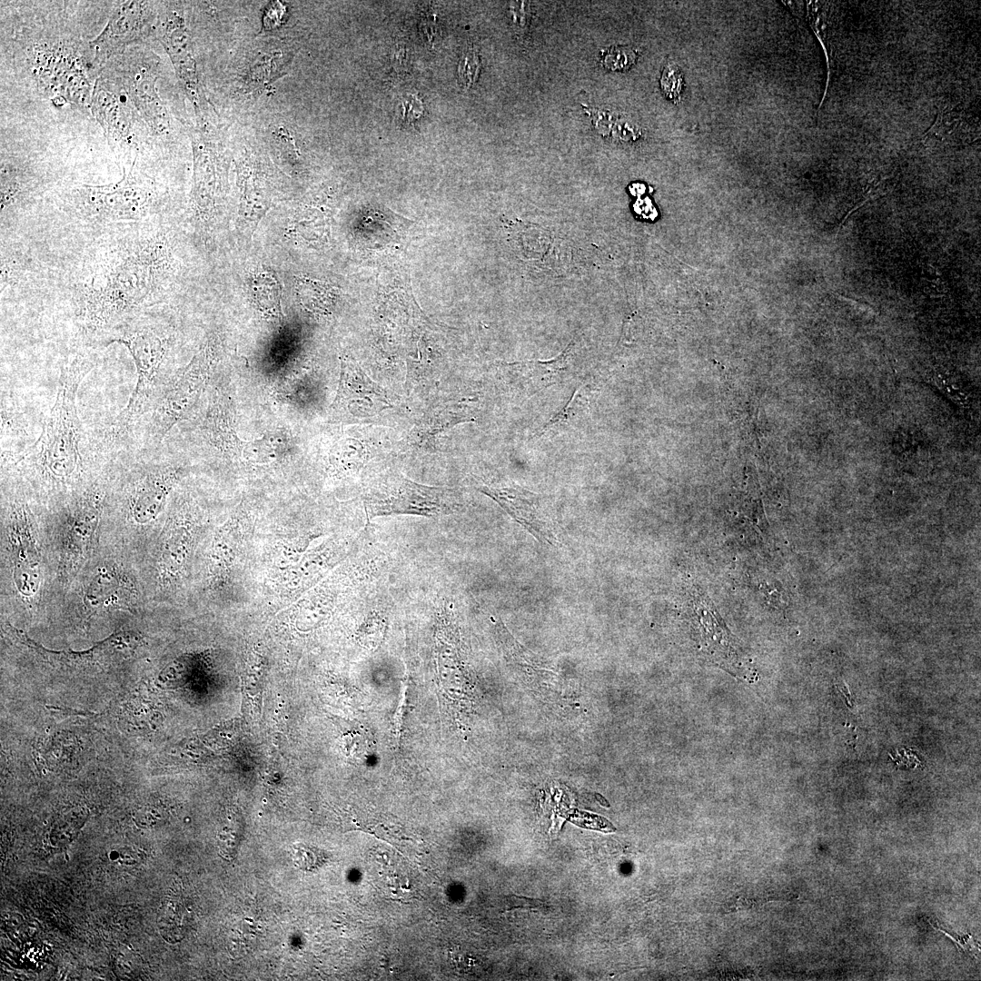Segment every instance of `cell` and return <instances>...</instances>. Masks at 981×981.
I'll list each match as a JSON object with an SVG mask.
<instances>
[{
    "mask_svg": "<svg viewBox=\"0 0 981 981\" xmlns=\"http://www.w3.org/2000/svg\"><path fill=\"white\" fill-rule=\"evenodd\" d=\"M165 243L158 236H138L117 243L87 266L76 297L79 327L99 342L138 318L150 305L167 271Z\"/></svg>",
    "mask_w": 981,
    "mask_h": 981,
    "instance_id": "1",
    "label": "cell"
},
{
    "mask_svg": "<svg viewBox=\"0 0 981 981\" xmlns=\"http://www.w3.org/2000/svg\"><path fill=\"white\" fill-rule=\"evenodd\" d=\"M94 362L83 353L62 362L54 403L35 441L19 451L2 450V463L32 471L51 490L77 485L97 451L77 412L76 394Z\"/></svg>",
    "mask_w": 981,
    "mask_h": 981,
    "instance_id": "2",
    "label": "cell"
},
{
    "mask_svg": "<svg viewBox=\"0 0 981 981\" xmlns=\"http://www.w3.org/2000/svg\"><path fill=\"white\" fill-rule=\"evenodd\" d=\"M112 342L127 348L137 381L125 408L96 438L104 453L125 448L140 420L154 408L164 389L162 371L169 349V338L164 332L139 317L108 333L98 344Z\"/></svg>",
    "mask_w": 981,
    "mask_h": 981,
    "instance_id": "3",
    "label": "cell"
},
{
    "mask_svg": "<svg viewBox=\"0 0 981 981\" xmlns=\"http://www.w3.org/2000/svg\"><path fill=\"white\" fill-rule=\"evenodd\" d=\"M364 506L370 519L399 514L439 517L458 511L461 503L455 490L424 485L391 471L375 480Z\"/></svg>",
    "mask_w": 981,
    "mask_h": 981,
    "instance_id": "4",
    "label": "cell"
},
{
    "mask_svg": "<svg viewBox=\"0 0 981 981\" xmlns=\"http://www.w3.org/2000/svg\"><path fill=\"white\" fill-rule=\"evenodd\" d=\"M213 359L212 346L206 342L189 363L167 382L149 412L145 444H159L167 432L193 411L209 380Z\"/></svg>",
    "mask_w": 981,
    "mask_h": 981,
    "instance_id": "5",
    "label": "cell"
},
{
    "mask_svg": "<svg viewBox=\"0 0 981 981\" xmlns=\"http://www.w3.org/2000/svg\"><path fill=\"white\" fill-rule=\"evenodd\" d=\"M74 206L84 218L97 222L142 220L150 210L153 191L142 174L124 172L110 184H82L73 192Z\"/></svg>",
    "mask_w": 981,
    "mask_h": 981,
    "instance_id": "6",
    "label": "cell"
},
{
    "mask_svg": "<svg viewBox=\"0 0 981 981\" xmlns=\"http://www.w3.org/2000/svg\"><path fill=\"white\" fill-rule=\"evenodd\" d=\"M107 499V485L100 479L74 496L64 512L59 573L69 578L88 555Z\"/></svg>",
    "mask_w": 981,
    "mask_h": 981,
    "instance_id": "7",
    "label": "cell"
},
{
    "mask_svg": "<svg viewBox=\"0 0 981 981\" xmlns=\"http://www.w3.org/2000/svg\"><path fill=\"white\" fill-rule=\"evenodd\" d=\"M393 408L386 391L356 363L343 360L337 393L331 404L329 420L342 423L377 422Z\"/></svg>",
    "mask_w": 981,
    "mask_h": 981,
    "instance_id": "8",
    "label": "cell"
},
{
    "mask_svg": "<svg viewBox=\"0 0 981 981\" xmlns=\"http://www.w3.org/2000/svg\"><path fill=\"white\" fill-rule=\"evenodd\" d=\"M7 538L13 563V580L18 592L33 597L41 580V557L32 532L27 504L16 497L6 505Z\"/></svg>",
    "mask_w": 981,
    "mask_h": 981,
    "instance_id": "9",
    "label": "cell"
},
{
    "mask_svg": "<svg viewBox=\"0 0 981 981\" xmlns=\"http://www.w3.org/2000/svg\"><path fill=\"white\" fill-rule=\"evenodd\" d=\"M182 472L183 469L175 466H142L134 470L124 490L128 517L137 524L152 521Z\"/></svg>",
    "mask_w": 981,
    "mask_h": 981,
    "instance_id": "10",
    "label": "cell"
},
{
    "mask_svg": "<svg viewBox=\"0 0 981 981\" xmlns=\"http://www.w3.org/2000/svg\"><path fill=\"white\" fill-rule=\"evenodd\" d=\"M35 62L39 79L58 98L79 104L89 102L90 86L84 68L69 50L59 47L40 51Z\"/></svg>",
    "mask_w": 981,
    "mask_h": 981,
    "instance_id": "11",
    "label": "cell"
},
{
    "mask_svg": "<svg viewBox=\"0 0 981 981\" xmlns=\"http://www.w3.org/2000/svg\"><path fill=\"white\" fill-rule=\"evenodd\" d=\"M479 490L495 500L540 542L554 544L556 541L554 530L542 514L536 493L519 486L483 485Z\"/></svg>",
    "mask_w": 981,
    "mask_h": 981,
    "instance_id": "12",
    "label": "cell"
},
{
    "mask_svg": "<svg viewBox=\"0 0 981 981\" xmlns=\"http://www.w3.org/2000/svg\"><path fill=\"white\" fill-rule=\"evenodd\" d=\"M149 18V5L126 1L112 14L101 34L91 43L94 61L102 63L142 35Z\"/></svg>",
    "mask_w": 981,
    "mask_h": 981,
    "instance_id": "13",
    "label": "cell"
},
{
    "mask_svg": "<svg viewBox=\"0 0 981 981\" xmlns=\"http://www.w3.org/2000/svg\"><path fill=\"white\" fill-rule=\"evenodd\" d=\"M160 35L178 76L197 105L201 98L199 80L192 43L183 18L176 13H169L161 23Z\"/></svg>",
    "mask_w": 981,
    "mask_h": 981,
    "instance_id": "14",
    "label": "cell"
},
{
    "mask_svg": "<svg viewBox=\"0 0 981 981\" xmlns=\"http://www.w3.org/2000/svg\"><path fill=\"white\" fill-rule=\"evenodd\" d=\"M6 627L10 635H12L21 644L32 649L39 655H41V657L50 662L59 663L66 665L68 667H84L87 665L96 664L115 650L121 649L122 647L128 646L129 644L134 642V639H135V635H134L133 633L120 631L112 634L111 636L95 644L87 650L56 651L44 648L42 645L29 639L23 631L15 629L9 623Z\"/></svg>",
    "mask_w": 981,
    "mask_h": 981,
    "instance_id": "15",
    "label": "cell"
},
{
    "mask_svg": "<svg viewBox=\"0 0 981 981\" xmlns=\"http://www.w3.org/2000/svg\"><path fill=\"white\" fill-rule=\"evenodd\" d=\"M149 62H139L127 71V93L136 109L154 131L163 133L169 125L167 113L156 89L155 70Z\"/></svg>",
    "mask_w": 981,
    "mask_h": 981,
    "instance_id": "16",
    "label": "cell"
},
{
    "mask_svg": "<svg viewBox=\"0 0 981 981\" xmlns=\"http://www.w3.org/2000/svg\"><path fill=\"white\" fill-rule=\"evenodd\" d=\"M129 579L114 567L103 566L97 570L84 596L90 608L128 605L135 598V590Z\"/></svg>",
    "mask_w": 981,
    "mask_h": 981,
    "instance_id": "17",
    "label": "cell"
},
{
    "mask_svg": "<svg viewBox=\"0 0 981 981\" xmlns=\"http://www.w3.org/2000/svg\"><path fill=\"white\" fill-rule=\"evenodd\" d=\"M90 104L94 115L108 136L116 141L128 138L131 128L128 117L114 93L97 82Z\"/></svg>",
    "mask_w": 981,
    "mask_h": 981,
    "instance_id": "18",
    "label": "cell"
},
{
    "mask_svg": "<svg viewBox=\"0 0 981 981\" xmlns=\"http://www.w3.org/2000/svg\"><path fill=\"white\" fill-rule=\"evenodd\" d=\"M573 342L557 357L547 360H530L515 363L521 370L524 383L530 391H539L560 381L569 369Z\"/></svg>",
    "mask_w": 981,
    "mask_h": 981,
    "instance_id": "19",
    "label": "cell"
},
{
    "mask_svg": "<svg viewBox=\"0 0 981 981\" xmlns=\"http://www.w3.org/2000/svg\"><path fill=\"white\" fill-rule=\"evenodd\" d=\"M202 429L208 440L223 451L238 452L241 456L245 441L239 439L233 426L229 411L221 400H213L207 410Z\"/></svg>",
    "mask_w": 981,
    "mask_h": 981,
    "instance_id": "20",
    "label": "cell"
},
{
    "mask_svg": "<svg viewBox=\"0 0 981 981\" xmlns=\"http://www.w3.org/2000/svg\"><path fill=\"white\" fill-rule=\"evenodd\" d=\"M596 131L602 136L620 143H631L641 137L638 124L619 114L583 106Z\"/></svg>",
    "mask_w": 981,
    "mask_h": 981,
    "instance_id": "21",
    "label": "cell"
},
{
    "mask_svg": "<svg viewBox=\"0 0 981 981\" xmlns=\"http://www.w3.org/2000/svg\"><path fill=\"white\" fill-rule=\"evenodd\" d=\"M515 243L523 257L532 261H540L553 250L554 238L550 231L532 223H516Z\"/></svg>",
    "mask_w": 981,
    "mask_h": 981,
    "instance_id": "22",
    "label": "cell"
},
{
    "mask_svg": "<svg viewBox=\"0 0 981 981\" xmlns=\"http://www.w3.org/2000/svg\"><path fill=\"white\" fill-rule=\"evenodd\" d=\"M26 424L25 419L22 413L18 411V409L8 401L5 397L2 396L1 400V441L4 442L7 438H22L26 437Z\"/></svg>",
    "mask_w": 981,
    "mask_h": 981,
    "instance_id": "23",
    "label": "cell"
},
{
    "mask_svg": "<svg viewBox=\"0 0 981 981\" xmlns=\"http://www.w3.org/2000/svg\"><path fill=\"white\" fill-rule=\"evenodd\" d=\"M928 378L932 383L951 400H954L955 402L963 406L969 402V394L962 385V382L949 372L936 371Z\"/></svg>",
    "mask_w": 981,
    "mask_h": 981,
    "instance_id": "24",
    "label": "cell"
},
{
    "mask_svg": "<svg viewBox=\"0 0 981 981\" xmlns=\"http://www.w3.org/2000/svg\"><path fill=\"white\" fill-rule=\"evenodd\" d=\"M638 54L629 46H611L601 54L602 66L611 71H625L636 62Z\"/></svg>",
    "mask_w": 981,
    "mask_h": 981,
    "instance_id": "25",
    "label": "cell"
},
{
    "mask_svg": "<svg viewBox=\"0 0 981 981\" xmlns=\"http://www.w3.org/2000/svg\"><path fill=\"white\" fill-rule=\"evenodd\" d=\"M581 389H577L569 401L564 407L559 411L553 417H551L540 429L537 431L536 435H542L548 431L557 428L562 424L568 423L574 419L581 409L582 395Z\"/></svg>",
    "mask_w": 981,
    "mask_h": 981,
    "instance_id": "26",
    "label": "cell"
},
{
    "mask_svg": "<svg viewBox=\"0 0 981 981\" xmlns=\"http://www.w3.org/2000/svg\"><path fill=\"white\" fill-rule=\"evenodd\" d=\"M660 87L663 94L669 100L677 103L683 88V74L680 68L674 63H668L662 71Z\"/></svg>",
    "mask_w": 981,
    "mask_h": 981,
    "instance_id": "27",
    "label": "cell"
},
{
    "mask_svg": "<svg viewBox=\"0 0 981 981\" xmlns=\"http://www.w3.org/2000/svg\"><path fill=\"white\" fill-rule=\"evenodd\" d=\"M332 457L342 466H356L363 461V447L360 441L347 439L334 446Z\"/></svg>",
    "mask_w": 981,
    "mask_h": 981,
    "instance_id": "28",
    "label": "cell"
},
{
    "mask_svg": "<svg viewBox=\"0 0 981 981\" xmlns=\"http://www.w3.org/2000/svg\"><path fill=\"white\" fill-rule=\"evenodd\" d=\"M480 68L481 64L477 53L472 48L467 49L458 67L459 81L463 88H470L475 83Z\"/></svg>",
    "mask_w": 981,
    "mask_h": 981,
    "instance_id": "29",
    "label": "cell"
},
{
    "mask_svg": "<svg viewBox=\"0 0 981 981\" xmlns=\"http://www.w3.org/2000/svg\"><path fill=\"white\" fill-rule=\"evenodd\" d=\"M510 13L514 31L521 35L526 34L531 16V6L530 3L526 1L511 2Z\"/></svg>",
    "mask_w": 981,
    "mask_h": 981,
    "instance_id": "30",
    "label": "cell"
},
{
    "mask_svg": "<svg viewBox=\"0 0 981 981\" xmlns=\"http://www.w3.org/2000/svg\"><path fill=\"white\" fill-rule=\"evenodd\" d=\"M114 963L121 975L133 976L139 971L141 960L133 953H119Z\"/></svg>",
    "mask_w": 981,
    "mask_h": 981,
    "instance_id": "31",
    "label": "cell"
},
{
    "mask_svg": "<svg viewBox=\"0 0 981 981\" xmlns=\"http://www.w3.org/2000/svg\"><path fill=\"white\" fill-rule=\"evenodd\" d=\"M419 107H421V103L417 98L411 96L410 99H405L402 103V114L404 118L408 121L412 118L416 119L414 114L412 113V108L414 109Z\"/></svg>",
    "mask_w": 981,
    "mask_h": 981,
    "instance_id": "32",
    "label": "cell"
},
{
    "mask_svg": "<svg viewBox=\"0 0 981 981\" xmlns=\"http://www.w3.org/2000/svg\"><path fill=\"white\" fill-rule=\"evenodd\" d=\"M933 927H935L937 930L945 933L951 939L955 940V942L957 943L961 947H963L964 950L971 951L973 949H976V948H975L976 946H971V942H972V936H967L966 939H965V937H962L960 940H958L957 938H955L954 936H952L950 934L946 933L944 929L934 926H933Z\"/></svg>",
    "mask_w": 981,
    "mask_h": 981,
    "instance_id": "33",
    "label": "cell"
}]
</instances>
